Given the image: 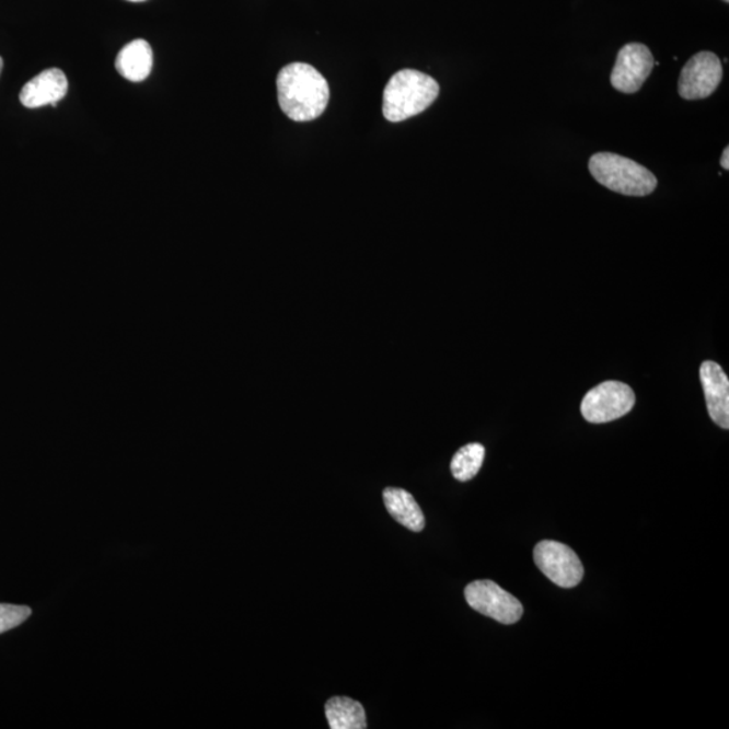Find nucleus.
<instances>
[{
	"label": "nucleus",
	"mask_w": 729,
	"mask_h": 729,
	"mask_svg": "<svg viewBox=\"0 0 729 729\" xmlns=\"http://www.w3.org/2000/svg\"><path fill=\"white\" fill-rule=\"evenodd\" d=\"M383 496L387 512L397 523L414 532H420L425 529V514L414 496L408 494L407 490L386 488Z\"/></svg>",
	"instance_id": "f8f14e48"
},
{
	"label": "nucleus",
	"mask_w": 729,
	"mask_h": 729,
	"mask_svg": "<svg viewBox=\"0 0 729 729\" xmlns=\"http://www.w3.org/2000/svg\"><path fill=\"white\" fill-rule=\"evenodd\" d=\"M710 419L725 430L729 428V380L719 363L705 361L699 368Z\"/></svg>",
	"instance_id": "1a4fd4ad"
},
{
	"label": "nucleus",
	"mask_w": 729,
	"mask_h": 729,
	"mask_svg": "<svg viewBox=\"0 0 729 729\" xmlns=\"http://www.w3.org/2000/svg\"><path fill=\"white\" fill-rule=\"evenodd\" d=\"M653 62V56L646 45L634 43L623 46L611 74L613 89L623 94H635L650 77Z\"/></svg>",
	"instance_id": "6e6552de"
},
{
	"label": "nucleus",
	"mask_w": 729,
	"mask_h": 729,
	"mask_svg": "<svg viewBox=\"0 0 729 729\" xmlns=\"http://www.w3.org/2000/svg\"><path fill=\"white\" fill-rule=\"evenodd\" d=\"M485 460V448L482 443H468L456 451L451 460V473L461 483L471 482L476 477Z\"/></svg>",
	"instance_id": "4468645a"
},
{
	"label": "nucleus",
	"mask_w": 729,
	"mask_h": 729,
	"mask_svg": "<svg viewBox=\"0 0 729 729\" xmlns=\"http://www.w3.org/2000/svg\"><path fill=\"white\" fill-rule=\"evenodd\" d=\"M635 402V393L630 386L621 381H605L583 397L581 414L589 424H608L629 414Z\"/></svg>",
	"instance_id": "20e7f679"
},
{
	"label": "nucleus",
	"mask_w": 729,
	"mask_h": 729,
	"mask_svg": "<svg viewBox=\"0 0 729 729\" xmlns=\"http://www.w3.org/2000/svg\"><path fill=\"white\" fill-rule=\"evenodd\" d=\"M722 80L719 57L710 51H699L682 69L679 91L686 101L705 100L716 91Z\"/></svg>",
	"instance_id": "0eeeda50"
},
{
	"label": "nucleus",
	"mask_w": 729,
	"mask_h": 729,
	"mask_svg": "<svg viewBox=\"0 0 729 729\" xmlns=\"http://www.w3.org/2000/svg\"><path fill=\"white\" fill-rule=\"evenodd\" d=\"M720 164L721 167H725L726 171L729 170V148L725 149V153L721 155Z\"/></svg>",
	"instance_id": "dca6fc26"
},
{
	"label": "nucleus",
	"mask_w": 729,
	"mask_h": 729,
	"mask_svg": "<svg viewBox=\"0 0 729 729\" xmlns=\"http://www.w3.org/2000/svg\"><path fill=\"white\" fill-rule=\"evenodd\" d=\"M534 559L543 575L560 588H575L582 581L583 566L578 555L564 543L543 541L534 549Z\"/></svg>",
	"instance_id": "39448f33"
},
{
	"label": "nucleus",
	"mask_w": 729,
	"mask_h": 729,
	"mask_svg": "<svg viewBox=\"0 0 729 729\" xmlns=\"http://www.w3.org/2000/svg\"><path fill=\"white\" fill-rule=\"evenodd\" d=\"M467 604L501 624H514L523 616V605L507 590L489 580L474 581L465 589Z\"/></svg>",
	"instance_id": "423d86ee"
},
{
	"label": "nucleus",
	"mask_w": 729,
	"mask_h": 729,
	"mask_svg": "<svg viewBox=\"0 0 729 729\" xmlns=\"http://www.w3.org/2000/svg\"><path fill=\"white\" fill-rule=\"evenodd\" d=\"M68 80L61 69L50 68L27 81L20 94V101L27 108L57 106L66 97Z\"/></svg>",
	"instance_id": "9d476101"
},
{
	"label": "nucleus",
	"mask_w": 729,
	"mask_h": 729,
	"mask_svg": "<svg viewBox=\"0 0 729 729\" xmlns=\"http://www.w3.org/2000/svg\"><path fill=\"white\" fill-rule=\"evenodd\" d=\"M117 71L127 80L142 81L152 72L153 51L152 46L144 39L131 40L121 48L115 61Z\"/></svg>",
	"instance_id": "9b49d317"
},
{
	"label": "nucleus",
	"mask_w": 729,
	"mask_h": 729,
	"mask_svg": "<svg viewBox=\"0 0 729 729\" xmlns=\"http://www.w3.org/2000/svg\"><path fill=\"white\" fill-rule=\"evenodd\" d=\"M594 181L613 193L647 196L656 190L658 181L652 172L634 160L615 153H598L589 161Z\"/></svg>",
	"instance_id": "7ed1b4c3"
},
{
	"label": "nucleus",
	"mask_w": 729,
	"mask_h": 729,
	"mask_svg": "<svg viewBox=\"0 0 729 729\" xmlns=\"http://www.w3.org/2000/svg\"><path fill=\"white\" fill-rule=\"evenodd\" d=\"M127 2L140 3V2H144V0H127Z\"/></svg>",
	"instance_id": "a211bd4d"
},
{
	"label": "nucleus",
	"mask_w": 729,
	"mask_h": 729,
	"mask_svg": "<svg viewBox=\"0 0 729 729\" xmlns=\"http://www.w3.org/2000/svg\"><path fill=\"white\" fill-rule=\"evenodd\" d=\"M439 85L436 80L415 69L393 74L384 91L383 113L390 121L415 117L436 102Z\"/></svg>",
	"instance_id": "f03ea898"
},
{
	"label": "nucleus",
	"mask_w": 729,
	"mask_h": 729,
	"mask_svg": "<svg viewBox=\"0 0 729 729\" xmlns=\"http://www.w3.org/2000/svg\"><path fill=\"white\" fill-rule=\"evenodd\" d=\"M2 69H3V60L2 57H0V74H2Z\"/></svg>",
	"instance_id": "f3484780"
},
{
	"label": "nucleus",
	"mask_w": 729,
	"mask_h": 729,
	"mask_svg": "<svg viewBox=\"0 0 729 729\" xmlns=\"http://www.w3.org/2000/svg\"><path fill=\"white\" fill-rule=\"evenodd\" d=\"M725 2H726V3H728V2H729V0H725Z\"/></svg>",
	"instance_id": "6ab92c4d"
},
{
	"label": "nucleus",
	"mask_w": 729,
	"mask_h": 729,
	"mask_svg": "<svg viewBox=\"0 0 729 729\" xmlns=\"http://www.w3.org/2000/svg\"><path fill=\"white\" fill-rule=\"evenodd\" d=\"M277 97L289 119L309 121L320 118L329 100L326 79L309 63L293 62L277 77Z\"/></svg>",
	"instance_id": "f257e3e1"
},
{
	"label": "nucleus",
	"mask_w": 729,
	"mask_h": 729,
	"mask_svg": "<svg viewBox=\"0 0 729 729\" xmlns=\"http://www.w3.org/2000/svg\"><path fill=\"white\" fill-rule=\"evenodd\" d=\"M31 615L32 610L28 606L0 604V634L21 626Z\"/></svg>",
	"instance_id": "2eb2a0df"
},
{
	"label": "nucleus",
	"mask_w": 729,
	"mask_h": 729,
	"mask_svg": "<svg viewBox=\"0 0 729 729\" xmlns=\"http://www.w3.org/2000/svg\"><path fill=\"white\" fill-rule=\"evenodd\" d=\"M326 717L332 729H364L367 714L362 705L349 697H333L326 704Z\"/></svg>",
	"instance_id": "ddd939ff"
}]
</instances>
